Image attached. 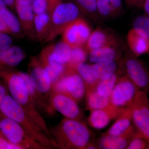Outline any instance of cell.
I'll return each mask as SVG.
<instances>
[{"label":"cell","mask_w":149,"mask_h":149,"mask_svg":"<svg viewBox=\"0 0 149 149\" xmlns=\"http://www.w3.org/2000/svg\"><path fill=\"white\" fill-rule=\"evenodd\" d=\"M133 125L137 132L149 143V100L147 93L140 90L131 107Z\"/></svg>","instance_id":"cell-8"},{"label":"cell","mask_w":149,"mask_h":149,"mask_svg":"<svg viewBox=\"0 0 149 149\" xmlns=\"http://www.w3.org/2000/svg\"><path fill=\"white\" fill-rule=\"evenodd\" d=\"M13 40L9 34L0 32V51L4 50L12 46Z\"/></svg>","instance_id":"cell-36"},{"label":"cell","mask_w":149,"mask_h":149,"mask_svg":"<svg viewBox=\"0 0 149 149\" xmlns=\"http://www.w3.org/2000/svg\"><path fill=\"white\" fill-rule=\"evenodd\" d=\"M118 77L115 73L107 79L99 80L95 88L96 92L104 97L110 98Z\"/></svg>","instance_id":"cell-29"},{"label":"cell","mask_w":149,"mask_h":149,"mask_svg":"<svg viewBox=\"0 0 149 149\" xmlns=\"http://www.w3.org/2000/svg\"><path fill=\"white\" fill-rule=\"evenodd\" d=\"M48 8L47 12L52 15L53 11L57 6L62 3V0H47Z\"/></svg>","instance_id":"cell-39"},{"label":"cell","mask_w":149,"mask_h":149,"mask_svg":"<svg viewBox=\"0 0 149 149\" xmlns=\"http://www.w3.org/2000/svg\"><path fill=\"white\" fill-rule=\"evenodd\" d=\"M88 122L91 127L96 129H102L108 125L112 119L117 118L120 113L111 106L105 109L95 110L91 111Z\"/></svg>","instance_id":"cell-17"},{"label":"cell","mask_w":149,"mask_h":149,"mask_svg":"<svg viewBox=\"0 0 149 149\" xmlns=\"http://www.w3.org/2000/svg\"><path fill=\"white\" fill-rule=\"evenodd\" d=\"M0 112L18 123L32 139L49 149L56 148L54 143L44 131L24 112L22 107L10 95L6 96L0 108Z\"/></svg>","instance_id":"cell-3"},{"label":"cell","mask_w":149,"mask_h":149,"mask_svg":"<svg viewBox=\"0 0 149 149\" xmlns=\"http://www.w3.org/2000/svg\"><path fill=\"white\" fill-rule=\"evenodd\" d=\"M18 72L25 81L30 99L35 107L39 111L40 110L43 111L49 114H52L50 110L33 88L29 74L20 71H18Z\"/></svg>","instance_id":"cell-26"},{"label":"cell","mask_w":149,"mask_h":149,"mask_svg":"<svg viewBox=\"0 0 149 149\" xmlns=\"http://www.w3.org/2000/svg\"><path fill=\"white\" fill-rule=\"evenodd\" d=\"M71 49L67 44L62 41L52 45V54L57 61L67 65L70 59Z\"/></svg>","instance_id":"cell-28"},{"label":"cell","mask_w":149,"mask_h":149,"mask_svg":"<svg viewBox=\"0 0 149 149\" xmlns=\"http://www.w3.org/2000/svg\"><path fill=\"white\" fill-rule=\"evenodd\" d=\"M127 42L131 52L137 57L149 52V40L137 33L132 28L128 31Z\"/></svg>","instance_id":"cell-20"},{"label":"cell","mask_w":149,"mask_h":149,"mask_svg":"<svg viewBox=\"0 0 149 149\" xmlns=\"http://www.w3.org/2000/svg\"><path fill=\"white\" fill-rule=\"evenodd\" d=\"M80 10L73 3H61L56 6L51 15L49 35L45 42L54 40L71 22L79 17Z\"/></svg>","instance_id":"cell-7"},{"label":"cell","mask_w":149,"mask_h":149,"mask_svg":"<svg viewBox=\"0 0 149 149\" xmlns=\"http://www.w3.org/2000/svg\"><path fill=\"white\" fill-rule=\"evenodd\" d=\"M92 31L85 19L79 17L71 22L61 33L62 41L71 48L83 47Z\"/></svg>","instance_id":"cell-10"},{"label":"cell","mask_w":149,"mask_h":149,"mask_svg":"<svg viewBox=\"0 0 149 149\" xmlns=\"http://www.w3.org/2000/svg\"><path fill=\"white\" fill-rule=\"evenodd\" d=\"M32 7L35 15L47 12V0H34L32 3Z\"/></svg>","instance_id":"cell-35"},{"label":"cell","mask_w":149,"mask_h":149,"mask_svg":"<svg viewBox=\"0 0 149 149\" xmlns=\"http://www.w3.org/2000/svg\"><path fill=\"white\" fill-rule=\"evenodd\" d=\"M74 68L83 79L86 85V90L95 89L99 80L93 74L91 65L83 63L77 65Z\"/></svg>","instance_id":"cell-27"},{"label":"cell","mask_w":149,"mask_h":149,"mask_svg":"<svg viewBox=\"0 0 149 149\" xmlns=\"http://www.w3.org/2000/svg\"><path fill=\"white\" fill-rule=\"evenodd\" d=\"M136 132L135 128L129 132L120 136L103 134L98 142V149H126Z\"/></svg>","instance_id":"cell-16"},{"label":"cell","mask_w":149,"mask_h":149,"mask_svg":"<svg viewBox=\"0 0 149 149\" xmlns=\"http://www.w3.org/2000/svg\"><path fill=\"white\" fill-rule=\"evenodd\" d=\"M98 149L97 144H95L91 141L88 145L85 147V149Z\"/></svg>","instance_id":"cell-44"},{"label":"cell","mask_w":149,"mask_h":149,"mask_svg":"<svg viewBox=\"0 0 149 149\" xmlns=\"http://www.w3.org/2000/svg\"><path fill=\"white\" fill-rule=\"evenodd\" d=\"M134 128L130 107L121 113L109 129L103 134L120 136L129 132Z\"/></svg>","instance_id":"cell-19"},{"label":"cell","mask_w":149,"mask_h":149,"mask_svg":"<svg viewBox=\"0 0 149 149\" xmlns=\"http://www.w3.org/2000/svg\"><path fill=\"white\" fill-rule=\"evenodd\" d=\"M143 6L144 9L149 16V0H146L144 3Z\"/></svg>","instance_id":"cell-46"},{"label":"cell","mask_w":149,"mask_h":149,"mask_svg":"<svg viewBox=\"0 0 149 149\" xmlns=\"http://www.w3.org/2000/svg\"><path fill=\"white\" fill-rule=\"evenodd\" d=\"M97 8L99 15L105 18H113L122 12L121 0H97Z\"/></svg>","instance_id":"cell-22"},{"label":"cell","mask_w":149,"mask_h":149,"mask_svg":"<svg viewBox=\"0 0 149 149\" xmlns=\"http://www.w3.org/2000/svg\"><path fill=\"white\" fill-rule=\"evenodd\" d=\"M140 90L126 75L119 77L110 97L112 106L121 114L131 107Z\"/></svg>","instance_id":"cell-6"},{"label":"cell","mask_w":149,"mask_h":149,"mask_svg":"<svg viewBox=\"0 0 149 149\" xmlns=\"http://www.w3.org/2000/svg\"><path fill=\"white\" fill-rule=\"evenodd\" d=\"M25 56L21 48L16 46L0 51V72L13 70L23 60Z\"/></svg>","instance_id":"cell-15"},{"label":"cell","mask_w":149,"mask_h":149,"mask_svg":"<svg viewBox=\"0 0 149 149\" xmlns=\"http://www.w3.org/2000/svg\"><path fill=\"white\" fill-rule=\"evenodd\" d=\"M67 90L68 95L77 102L82 100L86 95V85L76 70L68 66L65 74Z\"/></svg>","instance_id":"cell-13"},{"label":"cell","mask_w":149,"mask_h":149,"mask_svg":"<svg viewBox=\"0 0 149 149\" xmlns=\"http://www.w3.org/2000/svg\"><path fill=\"white\" fill-rule=\"evenodd\" d=\"M124 61L126 76L140 90L149 93V71L146 65L132 52Z\"/></svg>","instance_id":"cell-9"},{"label":"cell","mask_w":149,"mask_h":149,"mask_svg":"<svg viewBox=\"0 0 149 149\" xmlns=\"http://www.w3.org/2000/svg\"><path fill=\"white\" fill-rule=\"evenodd\" d=\"M0 78L5 82L9 93L13 98L22 107L26 114L39 125L53 142L50 134L49 128L40 114V111L33 104L25 81L19 74L18 71H14L12 70L0 72Z\"/></svg>","instance_id":"cell-2"},{"label":"cell","mask_w":149,"mask_h":149,"mask_svg":"<svg viewBox=\"0 0 149 149\" xmlns=\"http://www.w3.org/2000/svg\"><path fill=\"white\" fill-rule=\"evenodd\" d=\"M51 106L65 118L81 120L84 114L77 102L72 97L60 93H53L51 99Z\"/></svg>","instance_id":"cell-11"},{"label":"cell","mask_w":149,"mask_h":149,"mask_svg":"<svg viewBox=\"0 0 149 149\" xmlns=\"http://www.w3.org/2000/svg\"><path fill=\"white\" fill-rule=\"evenodd\" d=\"M79 10L87 16L95 18L99 14L97 8V0H73Z\"/></svg>","instance_id":"cell-30"},{"label":"cell","mask_w":149,"mask_h":149,"mask_svg":"<svg viewBox=\"0 0 149 149\" xmlns=\"http://www.w3.org/2000/svg\"><path fill=\"white\" fill-rule=\"evenodd\" d=\"M7 6L10 8L12 9H14L15 8L16 0H3Z\"/></svg>","instance_id":"cell-41"},{"label":"cell","mask_w":149,"mask_h":149,"mask_svg":"<svg viewBox=\"0 0 149 149\" xmlns=\"http://www.w3.org/2000/svg\"><path fill=\"white\" fill-rule=\"evenodd\" d=\"M126 149H149V143L145 137L136 132L130 140Z\"/></svg>","instance_id":"cell-34"},{"label":"cell","mask_w":149,"mask_h":149,"mask_svg":"<svg viewBox=\"0 0 149 149\" xmlns=\"http://www.w3.org/2000/svg\"><path fill=\"white\" fill-rule=\"evenodd\" d=\"M0 32L8 34H10L6 24L1 15H0Z\"/></svg>","instance_id":"cell-40"},{"label":"cell","mask_w":149,"mask_h":149,"mask_svg":"<svg viewBox=\"0 0 149 149\" xmlns=\"http://www.w3.org/2000/svg\"><path fill=\"white\" fill-rule=\"evenodd\" d=\"M52 45H51L43 49L38 58L49 75L53 87L64 75L68 66L59 63L55 59L52 54Z\"/></svg>","instance_id":"cell-12"},{"label":"cell","mask_w":149,"mask_h":149,"mask_svg":"<svg viewBox=\"0 0 149 149\" xmlns=\"http://www.w3.org/2000/svg\"><path fill=\"white\" fill-rule=\"evenodd\" d=\"M88 54L83 47L71 48L70 59L67 66L74 68L77 65L85 63Z\"/></svg>","instance_id":"cell-32"},{"label":"cell","mask_w":149,"mask_h":149,"mask_svg":"<svg viewBox=\"0 0 149 149\" xmlns=\"http://www.w3.org/2000/svg\"><path fill=\"white\" fill-rule=\"evenodd\" d=\"M8 93L6 84L5 81L1 78L0 79V108L4 99Z\"/></svg>","instance_id":"cell-38"},{"label":"cell","mask_w":149,"mask_h":149,"mask_svg":"<svg viewBox=\"0 0 149 149\" xmlns=\"http://www.w3.org/2000/svg\"><path fill=\"white\" fill-rule=\"evenodd\" d=\"M133 29L149 40V17L145 16L137 17L133 22Z\"/></svg>","instance_id":"cell-33"},{"label":"cell","mask_w":149,"mask_h":149,"mask_svg":"<svg viewBox=\"0 0 149 149\" xmlns=\"http://www.w3.org/2000/svg\"><path fill=\"white\" fill-rule=\"evenodd\" d=\"M7 8V6L3 1V0H0V15Z\"/></svg>","instance_id":"cell-45"},{"label":"cell","mask_w":149,"mask_h":149,"mask_svg":"<svg viewBox=\"0 0 149 149\" xmlns=\"http://www.w3.org/2000/svg\"><path fill=\"white\" fill-rule=\"evenodd\" d=\"M49 131L56 148L59 149H85L92 136V132L83 121L66 118Z\"/></svg>","instance_id":"cell-1"},{"label":"cell","mask_w":149,"mask_h":149,"mask_svg":"<svg viewBox=\"0 0 149 149\" xmlns=\"http://www.w3.org/2000/svg\"><path fill=\"white\" fill-rule=\"evenodd\" d=\"M33 1L34 0H16V4L20 5L29 4H32Z\"/></svg>","instance_id":"cell-42"},{"label":"cell","mask_w":149,"mask_h":149,"mask_svg":"<svg viewBox=\"0 0 149 149\" xmlns=\"http://www.w3.org/2000/svg\"><path fill=\"white\" fill-rule=\"evenodd\" d=\"M129 6H138L139 0H123Z\"/></svg>","instance_id":"cell-43"},{"label":"cell","mask_w":149,"mask_h":149,"mask_svg":"<svg viewBox=\"0 0 149 149\" xmlns=\"http://www.w3.org/2000/svg\"><path fill=\"white\" fill-rule=\"evenodd\" d=\"M28 74L33 88L47 104L52 113L51 99L53 94V85L49 75L41 64L38 58L33 56L28 64Z\"/></svg>","instance_id":"cell-5"},{"label":"cell","mask_w":149,"mask_h":149,"mask_svg":"<svg viewBox=\"0 0 149 149\" xmlns=\"http://www.w3.org/2000/svg\"><path fill=\"white\" fill-rule=\"evenodd\" d=\"M34 26L36 37L39 41H46L49 35L51 16L47 12L35 15Z\"/></svg>","instance_id":"cell-23"},{"label":"cell","mask_w":149,"mask_h":149,"mask_svg":"<svg viewBox=\"0 0 149 149\" xmlns=\"http://www.w3.org/2000/svg\"><path fill=\"white\" fill-rule=\"evenodd\" d=\"M15 8L21 28L29 37L33 38L36 37L34 26L35 14L32 9V4L27 5L16 4Z\"/></svg>","instance_id":"cell-18"},{"label":"cell","mask_w":149,"mask_h":149,"mask_svg":"<svg viewBox=\"0 0 149 149\" xmlns=\"http://www.w3.org/2000/svg\"><path fill=\"white\" fill-rule=\"evenodd\" d=\"M86 108L88 110L105 109L112 106L110 98L100 95L95 89H87L86 95Z\"/></svg>","instance_id":"cell-24"},{"label":"cell","mask_w":149,"mask_h":149,"mask_svg":"<svg viewBox=\"0 0 149 149\" xmlns=\"http://www.w3.org/2000/svg\"><path fill=\"white\" fill-rule=\"evenodd\" d=\"M117 67V63L115 61L100 62L91 65L93 74L99 80H104L113 75Z\"/></svg>","instance_id":"cell-25"},{"label":"cell","mask_w":149,"mask_h":149,"mask_svg":"<svg viewBox=\"0 0 149 149\" xmlns=\"http://www.w3.org/2000/svg\"><path fill=\"white\" fill-rule=\"evenodd\" d=\"M144 1H145V0H139L138 6H139V7L143 6Z\"/></svg>","instance_id":"cell-47"},{"label":"cell","mask_w":149,"mask_h":149,"mask_svg":"<svg viewBox=\"0 0 149 149\" xmlns=\"http://www.w3.org/2000/svg\"><path fill=\"white\" fill-rule=\"evenodd\" d=\"M0 134H1V132H0Z\"/></svg>","instance_id":"cell-48"},{"label":"cell","mask_w":149,"mask_h":149,"mask_svg":"<svg viewBox=\"0 0 149 149\" xmlns=\"http://www.w3.org/2000/svg\"><path fill=\"white\" fill-rule=\"evenodd\" d=\"M117 43V39L112 34L106 30L97 28L91 32L83 47L89 53L97 49Z\"/></svg>","instance_id":"cell-14"},{"label":"cell","mask_w":149,"mask_h":149,"mask_svg":"<svg viewBox=\"0 0 149 149\" xmlns=\"http://www.w3.org/2000/svg\"><path fill=\"white\" fill-rule=\"evenodd\" d=\"M0 132L7 140L21 149H49L32 139L18 123L1 112Z\"/></svg>","instance_id":"cell-4"},{"label":"cell","mask_w":149,"mask_h":149,"mask_svg":"<svg viewBox=\"0 0 149 149\" xmlns=\"http://www.w3.org/2000/svg\"><path fill=\"white\" fill-rule=\"evenodd\" d=\"M117 44L105 46L89 53V60L93 63L116 61L119 58L120 52Z\"/></svg>","instance_id":"cell-21"},{"label":"cell","mask_w":149,"mask_h":149,"mask_svg":"<svg viewBox=\"0 0 149 149\" xmlns=\"http://www.w3.org/2000/svg\"><path fill=\"white\" fill-rule=\"evenodd\" d=\"M0 149H21V148L12 143L0 134Z\"/></svg>","instance_id":"cell-37"},{"label":"cell","mask_w":149,"mask_h":149,"mask_svg":"<svg viewBox=\"0 0 149 149\" xmlns=\"http://www.w3.org/2000/svg\"><path fill=\"white\" fill-rule=\"evenodd\" d=\"M1 15L10 34H18L20 32L21 27L19 20L8 8Z\"/></svg>","instance_id":"cell-31"}]
</instances>
